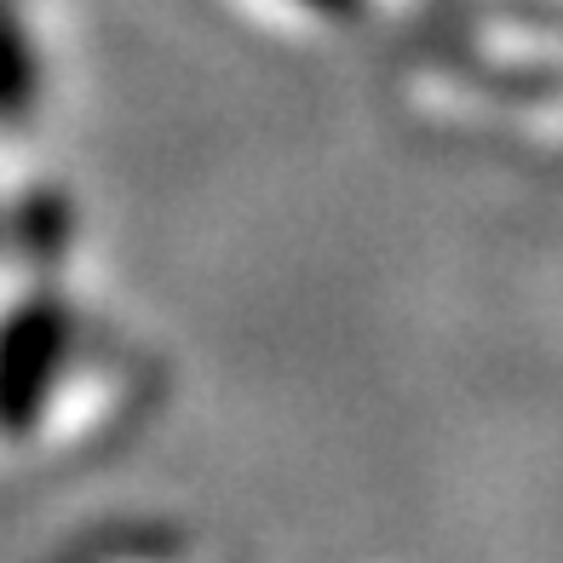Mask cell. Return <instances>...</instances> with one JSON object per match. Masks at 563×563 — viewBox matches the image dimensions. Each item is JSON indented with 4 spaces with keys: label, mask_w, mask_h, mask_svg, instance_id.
<instances>
[{
    "label": "cell",
    "mask_w": 563,
    "mask_h": 563,
    "mask_svg": "<svg viewBox=\"0 0 563 563\" xmlns=\"http://www.w3.org/2000/svg\"><path fill=\"white\" fill-rule=\"evenodd\" d=\"M75 351V311L58 294H30L0 317V438L23 443L46 420Z\"/></svg>",
    "instance_id": "cell-1"
},
{
    "label": "cell",
    "mask_w": 563,
    "mask_h": 563,
    "mask_svg": "<svg viewBox=\"0 0 563 563\" xmlns=\"http://www.w3.org/2000/svg\"><path fill=\"white\" fill-rule=\"evenodd\" d=\"M41 98V58L23 18L0 7V126H23Z\"/></svg>",
    "instance_id": "cell-2"
},
{
    "label": "cell",
    "mask_w": 563,
    "mask_h": 563,
    "mask_svg": "<svg viewBox=\"0 0 563 563\" xmlns=\"http://www.w3.org/2000/svg\"><path fill=\"white\" fill-rule=\"evenodd\" d=\"M299 7H317V12H345L351 0H299Z\"/></svg>",
    "instance_id": "cell-3"
}]
</instances>
